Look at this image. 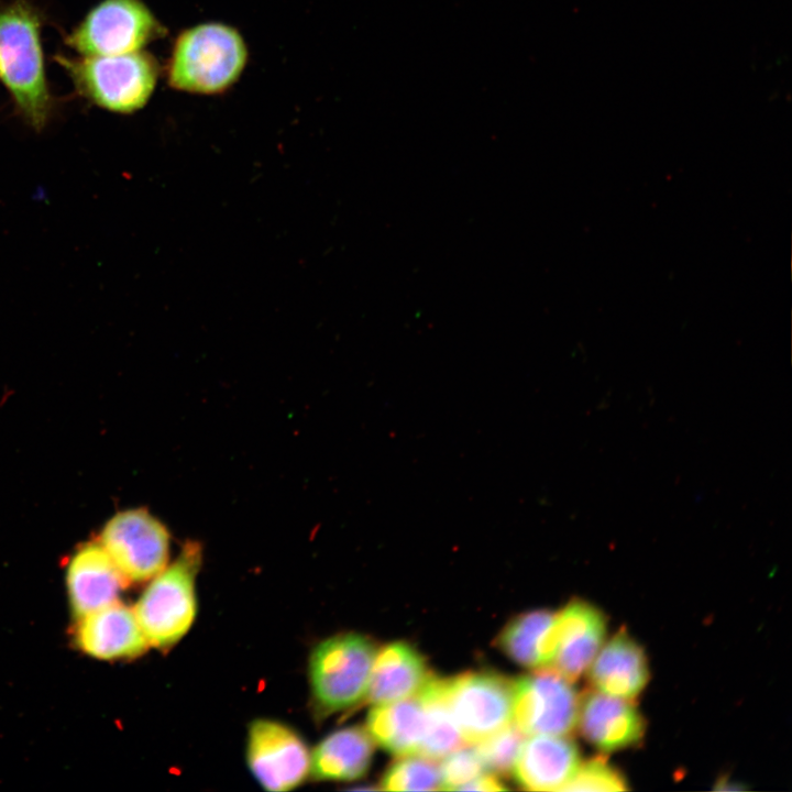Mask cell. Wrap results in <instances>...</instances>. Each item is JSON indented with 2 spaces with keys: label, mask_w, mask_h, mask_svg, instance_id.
<instances>
[{
  "label": "cell",
  "mask_w": 792,
  "mask_h": 792,
  "mask_svg": "<svg viewBox=\"0 0 792 792\" xmlns=\"http://www.w3.org/2000/svg\"><path fill=\"white\" fill-rule=\"evenodd\" d=\"M441 790H463L466 784L486 773L475 748H458L443 757L439 766Z\"/></svg>",
  "instance_id": "24"
},
{
  "label": "cell",
  "mask_w": 792,
  "mask_h": 792,
  "mask_svg": "<svg viewBox=\"0 0 792 792\" xmlns=\"http://www.w3.org/2000/svg\"><path fill=\"white\" fill-rule=\"evenodd\" d=\"M430 676L424 658L413 646L403 641L388 644L375 654L365 698L380 705L416 696Z\"/></svg>",
  "instance_id": "17"
},
{
  "label": "cell",
  "mask_w": 792,
  "mask_h": 792,
  "mask_svg": "<svg viewBox=\"0 0 792 792\" xmlns=\"http://www.w3.org/2000/svg\"><path fill=\"white\" fill-rule=\"evenodd\" d=\"M554 669H537L513 684V721L525 735H566L578 724L580 700Z\"/></svg>",
  "instance_id": "10"
},
{
  "label": "cell",
  "mask_w": 792,
  "mask_h": 792,
  "mask_svg": "<svg viewBox=\"0 0 792 792\" xmlns=\"http://www.w3.org/2000/svg\"><path fill=\"white\" fill-rule=\"evenodd\" d=\"M165 32L142 0H102L65 42L84 56L121 55L141 51Z\"/></svg>",
  "instance_id": "6"
},
{
  "label": "cell",
  "mask_w": 792,
  "mask_h": 792,
  "mask_svg": "<svg viewBox=\"0 0 792 792\" xmlns=\"http://www.w3.org/2000/svg\"><path fill=\"white\" fill-rule=\"evenodd\" d=\"M55 59L81 97L117 113H132L143 108L160 73L157 61L143 51L106 56L57 55Z\"/></svg>",
  "instance_id": "4"
},
{
  "label": "cell",
  "mask_w": 792,
  "mask_h": 792,
  "mask_svg": "<svg viewBox=\"0 0 792 792\" xmlns=\"http://www.w3.org/2000/svg\"><path fill=\"white\" fill-rule=\"evenodd\" d=\"M381 785L388 791L441 790V773L433 759L425 756H402L384 773Z\"/></svg>",
  "instance_id": "21"
},
{
  "label": "cell",
  "mask_w": 792,
  "mask_h": 792,
  "mask_svg": "<svg viewBox=\"0 0 792 792\" xmlns=\"http://www.w3.org/2000/svg\"><path fill=\"white\" fill-rule=\"evenodd\" d=\"M579 766V748L565 735H531L524 740L512 771L526 790L554 791L563 789Z\"/></svg>",
  "instance_id": "14"
},
{
  "label": "cell",
  "mask_w": 792,
  "mask_h": 792,
  "mask_svg": "<svg viewBox=\"0 0 792 792\" xmlns=\"http://www.w3.org/2000/svg\"><path fill=\"white\" fill-rule=\"evenodd\" d=\"M513 684L493 672L439 679L440 696L465 744L475 745L512 723Z\"/></svg>",
  "instance_id": "7"
},
{
  "label": "cell",
  "mask_w": 792,
  "mask_h": 792,
  "mask_svg": "<svg viewBox=\"0 0 792 792\" xmlns=\"http://www.w3.org/2000/svg\"><path fill=\"white\" fill-rule=\"evenodd\" d=\"M525 734L509 724L494 735L477 743L476 751L487 772L505 774L513 770Z\"/></svg>",
  "instance_id": "22"
},
{
  "label": "cell",
  "mask_w": 792,
  "mask_h": 792,
  "mask_svg": "<svg viewBox=\"0 0 792 792\" xmlns=\"http://www.w3.org/2000/svg\"><path fill=\"white\" fill-rule=\"evenodd\" d=\"M40 18L26 0L0 9V81L19 113L36 130L45 127L52 111Z\"/></svg>",
  "instance_id": "1"
},
{
  "label": "cell",
  "mask_w": 792,
  "mask_h": 792,
  "mask_svg": "<svg viewBox=\"0 0 792 792\" xmlns=\"http://www.w3.org/2000/svg\"><path fill=\"white\" fill-rule=\"evenodd\" d=\"M246 762L264 790L286 792L299 787L309 777L310 750L290 726L261 718L249 726Z\"/></svg>",
  "instance_id": "9"
},
{
  "label": "cell",
  "mask_w": 792,
  "mask_h": 792,
  "mask_svg": "<svg viewBox=\"0 0 792 792\" xmlns=\"http://www.w3.org/2000/svg\"><path fill=\"white\" fill-rule=\"evenodd\" d=\"M427 728V706L418 695L374 705L366 719L373 741L399 757L419 755Z\"/></svg>",
  "instance_id": "18"
},
{
  "label": "cell",
  "mask_w": 792,
  "mask_h": 792,
  "mask_svg": "<svg viewBox=\"0 0 792 792\" xmlns=\"http://www.w3.org/2000/svg\"><path fill=\"white\" fill-rule=\"evenodd\" d=\"M507 789L494 774L484 773L466 784L463 790L502 791Z\"/></svg>",
  "instance_id": "25"
},
{
  "label": "cell",
  "mask_w": 792,
  "mask_h": 792,
  "mask_svg": "<svg viewBox=\"0 0 792 792\" xmlns=\"http://www.w3.org/2000/svg\"><path fill=\"white\" fill-rule=\"evenodd\" d=\"M374 752L366 729L350 726L330 733L310 751V773L318 781H352L363 777Z\"/></svg>",
  "instance_id": "19"
},
{
  "label": "cell",
  "mask_w": 792,
  "mask_h": 792,
  "mask_svg": "<svg viewBox=\"0 0 792 792\" xmlns=\"http://www.w3.org/2000/svg\"><path fill=\"white\" fill-rule=\"evenodd\" d=\"M578 723L582 736L603 751L637 745L645 734V721L628 700L591 692L580 701Z\"/></svg>",
  "instance_id": "15"
},
{
  "label": "cell",
  "mask_w": 792,
  "mask_h": 792,
  "mask_svg": "<svg viewBox=\"0 0 792 792\" xmlns=\"http://www.w3.org/2000/svg\"><path fill=\"white\" fill-rule=\"evenodd\" d=\"M99 543L128 583L153 579L169 561L170 534L144 508L117 513L102 528Z\"/></svg>",
  "instance_id": "8"
},
{
  "label": "cell",
  "mask_w": 792,
  "mask_h": 792,
  "mask_svg": "<svg viewBox=\"0 0 792 792\" xmlns=\"http://www.w3.org/2000/svg\"><path fill=\"white\" fill-rule=\"evenodd\" d=\"M127 584L99 541L79 547L67 564L66 586L77 619L117 602Z\"/></svg>",
  "instance_id": "13"
},
{
  "label": "cell",
  "mask_w": 792,
  "mask_h": 792,
  "mask_svg": "<svg viewBox=\"0 0 792 792\" xmlns=\"http://www.w3.org/2000/svg\"><path fill=\"white\" fill-rule=\"evenodd\" d=\"M606 617L594 605L573 600L556 613V653L551 667L569 681L579 679L591 666L606 635Z\"/></svg>",
  "instance_id": "11"
},
{
  "label": "cell",
  "mask_w": 792,
  "mask_h": 792,
  "mask_svg": "<svg viewBox=\"0 0 792 792\" xmlns=\"http://www.w3.org/2000/svg\"><path fill=\"white\" fill-rule=\"evenodd\" d=\"M556 613L535 609L513 618L497 644L514 662L532 669L551 667L554 657L552 625Z\"/></svg>",
  "instance_id": "20"
},
{
  "label": "cell",
  "mask_w": 792,
  "mask_h": 792,
  "mask_svg": "<svg viewBox=\"0 0 792 792\" xmlns=\"http://www.w3.org/2000/svg\"><path fill=\"white\" fill-rule=\"evenodd\" d=\"M598 651L590 669L592 685L628 701L638 696L650 676L642 647L623 628Z\"/></svg>",
  "instance_id": "16"
},
{
  "label": "cell",
  "mask_w": 792,
  "mask_h": 792,
  "mask_svg": "<svg viewBox=\"0 0 792 792\" xmlns=\"http://www.w3.org/2000/svg\"><path fill=\"white\" fill-rule=\"evenodd\" d=\"M375 654L374 644L355 632L329 637L314 648L308 675L317 717L346 711L366 697Z\"/></svg>",
  "instance_id": "5"
},
{
  "label": "cell",
  "mask_w": 792,
  "mask_h": 792,
  "mask_svg": "<svg viewBox=\"0 0 792 792\" xmlns=\"http://www.w3.org/2000/svg\"><path fill=\"white\" fill-rule=\"evenodd\" d=\"M75 641L99 660L136 658L148 648L133 608L119 601L78 618Z\"/></svg>",
  "instance_id": "12"
},
{
  "label": "cell",
  "mask_w": 792,
  "mask_h": 792,
  "mask_svg": "<svg viewBox=\"0 0 792 792\" xmlns=\"http://www.w3.org/2000/svg\"><path fill=\"white\" fill-rule=\"evenodd\" d=\"M624 776L605 758L596 757L579 766L561 791H624Z\"/></svg>",
  "instance_id": "23"
},
{
  "label": "cell",
  "mask_w": 792,
  "mask_h": 792,
  "mask_svg": "<svg viewBox=\"0 0 792 792\" xmlns=\"http://www.w3.org/2000/svg\"><path fill=\"white\" fill-rule=\"evenodd\" d=\"M202 547L187 541L177 558L151 579L133 612L148 646L168 649L193 626L197 614L196 581Z\"/></svg>",
  "instance_id": "3"
},
{
  "label": "cell",
  "mask_w": 792,
  "mask_h": 792,
  "mask_svg": "<svg viewBox=\"0 0 792 792\" xmlns=\"http://www.w3.org/2000/svg\"><path fill=\"white\" fill-rule=\"evenodd\" d=\"M246 61L245 42L235 29L218 22L204 23L177 36L167 80L176 90L220 94L239 79Z\"/></svg>",
  "instance_id": "2"
}]
</instances>
